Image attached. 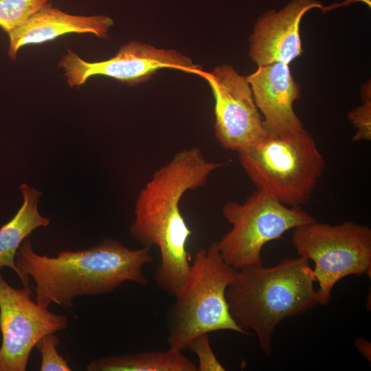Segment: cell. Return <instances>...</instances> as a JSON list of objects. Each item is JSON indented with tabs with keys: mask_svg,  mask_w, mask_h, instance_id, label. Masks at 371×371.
Listing matches in <instances>:
<instances>
[{
	"mask_svg": "<svg viewBox=\"0 0 371 371\" xmlns=\"http://www.w3.org/2000/svg\"><path fill=\"white\" fill-rule=\"evenodd\" d=\"M355 345L363 356H364L368 360L370 361V343L365 339L359 338L355 340Z\"/></svg>",
	"mask_w": 371,
	"mask_h": 371,
	"instance_id": "20",
	"label": "cell"
},
{
	"mask_svg": "<svg viewBox=\"0 0 371 371\" xmlns=\"http://www.w3.org/2000/svg\"><path fill=\"white\" fill-rule=\"evenodd\" d=\"M222 214L232 228L217 245L224 261L236 270L262 263L261 250L266 243L315 221L300 206H287L258 190L243 203H225Z\"/></svg>",
	"mask_w": 371,
	"mask_h": 371,
	"instance_id": "7",
	"label": "cell"
},
{
	"mask_svg": "<svg viewBox=\"0 0 371 371\" xmlns=\"http://www.w3.org/2000/svg\"><path fill=\"white\" fill-rule=\"evenodd\" d=\"M60 339L54 333L41 337L35 347L41 356V371H71L67 360L56 349Z\"/></svg>",
	"mask_w": 371,
	"mask_h": 371,
	"instance_id": "17",
	"label": "cell"
},
{
	"mask_svg": "<svg viewBox=\"0 0 371 371\" xmlns=\"http://www.w3.org/2000/svg\"><path fill=\"white\" fill-rule=\"evenodd\" d=\"M236 271L224 261L217 242L197 251L188 277L167 313L169 348L182 350L194 337L213 331L244 335L230 315L225 296Z\"/></svg>",
	"mask_w": 371,
	"mask_h": 371,
	"instance_id": "4",
	"label": "cell"
},
{
	"mask_svg": "<svg viewBox=\"0 0 371 371\" xmlns=\"http://www.w3.org/2000/svg\"><path fill=\"white\" fill-rule=\"evenodd\" d=\"M186 348L194 353L199 359L196 371L225 370L211 348L208 333L201 334L192 338Z\"/></svg>",
	"mask_w": 371,
	"mask_h": 371,
	"instance_id": "19",
	"label": "cell"
},
{
	"mask_svg": "<svg viewBox=\"0 0 371 371\" xmlns=\"http://www.w3.org/2000/svg\"><path fill=\"white\" fill-rule=\"evenodd\" d=\"M223 166L207 160L198 147L183 148L154 172L135 201L131 235L143 247H159L161 262L155 271V282L175 297L191 267L187 242L192 232L181 212V199L203 186Z\"/></svg>",
	"mask_w": 371,
	"mask_h": 371,
	"instance_id": "1",
	"label": "cell"
},
{
	"mask_svg": "<svg viewBox=\"0 0 371 371\" xmlns=\"http://www.w3.org/2000/svg\"><path fill=\"white\" fill-rule=\"evenodd\" d=\"M246 78L270 135L285 137L304 129L293 109L300 93L288 65L276 63L258 66Z\"/></svg>",
	"mask_w": 371,
	"mask_h": 371,
	"instance_id": "12",
	"label": "cell"
},
{
	"mask_svg": "<svg viewBox=\"0 0 371 371\" xmlns=\"http://www.w3.org/2000/svg\"><path fill=\"white\" fill-rule=\"evenodd\" d=\"M31 293L29 285L11 286L0 272V371H25L39 339L67 327L66 316L34 302Z\"/></svg>",
	"mask_w": 371,
	"mask_h": 371,
	"instance_id": "8",
	"label": "cell"
},
{
	"mask_svg": "<svg viewBox=\"0 0 371 371\" xmlns=\"http://www.w3.org/2000/svg\"><path fill=\"white\" fill-rule=\"evenodd\" d=\"M52 0H0V27L9 35Z\"/></svg>",
	"mask_w": 371,
	"mask_h": 371,
	"instance_id": "16",
	"label": "cell"
},
{
	"mask_svg": "<svg viewBox=\"0 0 371 371\" xmlns=\"http://www.w3.org/2000/svg\"><path fill=\"white\" fill-rule=\"evenodd\" d=\"M238 154L256 189L291 207L308 201L325 167L322 154L305 129L285 137L269 134Z\"/></svg>",
	"mask_w": 371,
	"mask_h": 371,
	"instance_id": "5",
	"label": "cell"
},
{
	"mask_svg": "<svg viewBox=\"0 0 371 371\" xmlns=\"http://www.w3.org/2000/svg\"><path fill=\"white\" fill-rule=\"evenodd\" d=\"M323 9L315 0H292L281 10H270L257 20L249 37V55L258 66L289 65L302 55L300 23L308 10Z\"/></svg>",
	"mask_w": 371,
	"mask_h": 371,
	"instance_id": "11",
	"label": "cell"
},
{
	"mask_svg": "<svg viewBox=\"0 0 371 371\" xmlns=\"http://www.w3.org/2000/svg\"><path fill=\"white\" fill-rule=\"evenodd\" d=\"M88 371H196V366L181 350L148 351L111 355L91 360Z\"/></svg>",
	"mask_w": 371,
	"mask_h": 371,
	"instance_id": "15",
	"label": "cell"
},
{
	"mask_svg": "<svg viewBox=\"0 0 371 371\" xmlns=\"http://www.w3.org/2000/svg\"><path fill=\"white\" fill-rule=\"evenodd\" d=\"M315 281L308 260L302 256L283 258L269 268L262 263L244 267L226 289L230 315L244 335L252 330L262 352L271 356L276 326L317 304Z\"/></svg>",
	"mask_w": 371,
	"mask_h": 371,
	"instance_id": "3",
	"label": "cell"
},
{
	"mask_svg": "<svg viewBox=\"0 0 371 371\" xmlns=\"http://www.w3.org/2000/svg\"><path fill=\"white\" fill-rule=\"evenodd\" d=\"M150 247L132 250L106 238L98 245L79 251H63L56 257L34 251L26 238L15 257L23 286L30 277L35 282L36 302L47 308L56 304L65 308L77 297L110 293L126 281L147 286L144 267L153 258Z\"/></svg>",
	"mask_w": 371,
	"mask_h": 371,
	"instance_id": "2",
	"label": "cell"
},
{
	"mask_svg": "<svg viewBox=\"0 0 371 371\" xmlns=\"http://www.w3.org/2000/svg\"><path fill=\"white\" fill-rule=\"evenodd\" d=\"M19 189L22 205L15 216L0 227V272L3 267H9L21 281V273L15 263L16 252L28 236L40 227H47L50 220L41 216L38 210L42 193L26 183H22Z\"/></svg>",
	"mask_w": 371,
	"mask_h": 371,
	"instance_id": "14",
	"label": "cell"
},
{
	"mask_svg": "<svg viewBox=\"0 0 371 371\" xmlns=\"http://www.w3.org/2000/svg\"><path fill=\"white\" fill-rule=\"evenodd\" d=\"M362 91L363 103L348 115L349 120L357 128L353 142L371 140L370 87L366 86Z\"/></svg>",
	"mask_w": 371,
	"mask_h": 371,
	"instance_id": "18",
	"label": "cell"
},
{
	"mask_svg": "<svg viewBox=\"0 0 371 371\" xmlns=\"http://www.w3.org/2000/svg\"><path fill=\"white\" fill-rule=\"evenodd\" d=\"M200 76L209 83L215 99V137L223 148L239 153L269 134L246 76L229 65L203 71Z\"/></svg>",
	"mask_w": 371,
	"mask_h": 371,
	"instance_id": "9",
	"label": "cell"
},
{
	"mask_svg": "<svg viewBox=\"0 0 371 371\" xmlns=\"http://www.w3.org/2000/svg\"><path fill=\"white\" fill-rule=\"evenodd\" d=\"M71 87H80L93 76H104L133 86L148 80L157 71L171 68L200 76L201 67L173 49L156 48L138 41L123 45L111 58L87 62L69 49L59 62Z\"/></svg>",
	"mask_w": 371,
	"mask_h": 371,
	"instance_id": "10",
	"label": "cell"
},
{
	"mask_svg": "<svg viewBox=\"0 0 371 371\" xmlns=\"http://www.w3.org/2000/svg\"><path fill=\"white\" fill-rule=\"evenodd\" d=\"M113 25V19L105 15L71 14L49 4L8 35V55L15 60L23 46L50 41L68 33H91L106 38Z\"/></svg>",
	"mask_w": 371,
	"mask_h": 371,
	"instance_id": "13",
	"label": "cell"
},
{
	"mask_svg": "<svg viewBox=\"0 0 371 371\" xmlns=\"http://www.w3.org/2000/svg\"><path fill=\"white\" fill-rule=\"evenodd\" d=\"M291 243L300 256L315 262L317 304H328L333 286L343 278L370 276L371 229L367 225L314 221L294 228Z\"/></svg>",
	"mask_w": 371,
	"mask_h": 371,
	"instance_id": "6",
	"label": "cell"
}]
</instances>
